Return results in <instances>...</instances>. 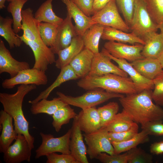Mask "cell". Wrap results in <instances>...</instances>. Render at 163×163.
<instances>
[{
  "mask_svg": "<svg viewBox=\"0 0 163 163\" xmlns=\"http://www.w3.org/2000/svg\"><path fill=\"white\" fill-rule=\"evenodd\" d=\"M46 156V163H79L71 154L59 155L54 152Z\"/></svg>",
  "mask_w": 163,
  "mask_h": 163,
  "instance_id": "cell-45",
  "label": "cell"
},
{
  "mask_svg": "<svg viewBox=\"0 0 163 163\" xmlns=\"http://www.w3.org/2000/svg\"><path fill=\"white\" fill-rule=\"evenodd\" d=\"M152 91L144 90L119 98L123 109L133 121L141 125L163 120V109L153 102Z\"/></svg>",
  "mask_w": 163,
  "mask_h": 163,
  "instance_id": "cell-1",
  "label": "cell"
},
{
  "mask_svg": "<svg viewBox=\"0 0 163 163\" xmlns=\"http://www.w3.org/2000/svg\"><path fill=\"white\" fill-rule=\"evenodd\" d=\"M36 86L34 85H21L14 93H0V102L3 110L12 117L16 133L24 136L31 149L34 148V138L29 132V122L24 115L22 104L25 96L36 89Z\"/></svg>",
  "mask_w": 163,
  "mask_h": 163,
  "instance_id": "cell-2",
  "label": "cell"
},
{
  "mask_svg": "<svg viewBox=\"0 0 163 163\" xmlns=\"http://www.w3.org/2000/svg\"><path fill=\"white\" fill-rule=\"evenodd\" d=\"M30 68L29 64L25 61H19L12 56L6 47L4 42L0 39V74L6 72L11 78L20 71Z\"/></svg>",
  "mask_w": 163,
  "mask_h": 163,
  "instance_id": "cell-15",
  "label": "cell"
},
{
  "mask_svg": "<svg viewBox=\"0 0 163 163\" xmlns=\"http://www.w3.org/2000/svg\"><path fill=\"white\" fill-rule=\"evenodd\" d=\"M142 39L145 44L141 52L144 58L158 59L163 51V36L160 33L151 32Z\"/></svg>",
  "mask_w": 163,
  "mask_h": 163,
  "instance_id": "cell-22",
  "label": "cell"
},
{
  "mask_svg": "<svg viewBox=\"0 0 163 163\" xmlns=\"http://www.w3.org/2000/svg\"><path fill=\"white\" fill-rule=\"evenodd\" d=\"M101 122V127L108 125L118 113L119 106L117 103L110 102L97 108Z\"/></svg>",
  "mask_w": 163,
  "mask_h": 163,
  "instance_id": "cell-37",
  "label": "cell"
},
{
  "mask_svg": "<svg viewBox=\"0 0 163 163\" xmlns=\"http://www.w3.org/2000/svg\"><path fill=\"white\" fill-rule=\"evenodd\" d=\"M72 18L70 14L67 12L66 17L58 25L55 42L53 46L50 47L55 54L68 46L73 38L78 35Z\"/></svg>",
  "mask_w": 163,
  "mask_h": 163,
  "instance_id": "cell-13",
  "label": "cell"
},
{
  "mask_svg": "<svg viewBox=\"0 0 163 163\" xmlns=\"http://www.w3.org/2000/svg\"><path fill=\"white\" fill-rule=\"evenodd\" d=\"M28 0H14L10 2L7 7V11L11 14L13 20V28L17 34L22 30V11Z\"/></svg>",
  "mask_w": 163,
  "mask_h": 163,
  "instance_id": "cell-35",
  "label": "cell"
},
{
  "mask_svg": "<svg viewBox=\"0 0 163 163\" xmlns=\"http://www.w3.org/2000/svg\"><path fill=\"white\" fill-rule=\"evenodd\" d=\"M112 59L102 52L94 54L91 67L88 75L101 76L108 74H113L128 77V74L115 65Z\"/></svg>",
  "mask_w": 163,
  "mask_h": 163,
  "instance_id": "cell-14",
  "label": "cell"
},
{
  "mask_svg": "<svg viewBox=\"0 0 163 163\" xmlns=\"http://www.w3.org/2000/svg\"><path fill=\"white\" fill-rule=\"evenodd\" d=\"M128 158L126 152L122 154L110 155L102 152L100 153L96 159L103 163H128Z\"/></svg>",
  "mask_w": 163,
  "mask_h": 163,
  "instance_id": "cell-43",
  "label": "cell"
},
{
  "mask_svg": "<svg viewBox=\"0 0 163 163\" xmlns=\"http://www.w3.org/2000/svg\"><path fill=\"white\" fill-rule=\"evenodd\" d=\"M22 34L32 41H41L39 31L40 22L34 18L33 10L28 8L22 11Z\"/></svg>",
  "mask_w": 163,
  "mask_h": 163,
  "instance_id": "cell-23",
  "label": "cell"
},
{
  "mask_svg": "<svg viewBox=\"0 0 163 163\" xmlns=\"http://www.w3.org/2000/svg\"><path fill=\"white\" fill-rule=\"evenodd\" d=\"M105 26L96 23L87 29L82 37L85 48L94 54L99 53V45Z\"/></svg>",
  "mask_w": 163,
  "mask_h": 163,
  "instance_id": "cell-28",
  "label": "cell"
},
{
  "mask_svg": "<svg viewBox=\"0 0 163 163\" xmlns=\"http://www.w3.org/2000/svg\"><path fill=\"white\" fill-rule=\"evenodd\" d=\"M129 27L132 32L142 39L149 33L157 32L158 24L152 18L142 0H135Z\"/></svg>",
  "mask_w": 163,
  "mask_h": 163,
  "instance_id": "cell-5",
  "label": "cell"
},
{
  "mask_svg": "<svg viewBox=\"0 0 163 163\" xmlns=\"http://www.w3.org/2000/svg\"><path fill=\"white\" fill-rule=\"evenodd\" d=\"M136 123L123 109L117 113L113 120L104 128L108 132H119L131 129Z\"/></svg>",
  "mask_w": 163,
  "mask_h": 163,
  "instance_id": "cell-33",
  "label": "cell"
},
{
  "mask_svg": "<svg viewBox=\"0 0 163 163\" xmlns=\"http://www.w3.org/2000/svg\"><path fill=\"white\" fill-rule=\"evenodd\" d=\"M14 0H7V1L8 2H11Z\"/></svg>",
  "mask_w": 163,
  "mask_h": 163,
  "instance_id": "cell-52",
  "label": "cell"
},
{
  "mask_svg": "<svg viewBox=\"0 0 163 163\" xmlns=\"http://www.w3.org/2000/svg\"><path fill=\"white\" fill-rule=\"evenodd\" d=\"M158 59L163 69V51Z\"/></svg>",
  "mask_w": 163,
  "mask_h": 163,
  "instance_id": "cell-49",
  "label": "cell"
},
{
  "mask_svg": "<svg viewBox=\"0 0 163 163\" xmlns=\"http://www.w3.org/2000/svg\"><path fill=\"white\" fill-rule=\"evenodd\" d=\"M71 128L65 134L58 137H55L51 134L40 132L42 143L35 151L36 159L53 153L59 152L62 154H70L69 144Z\"/></svg>",
  "mask_w": 163,
  "mask_h": 163,
  "instance_id": "cell-6",
  "label": "cell"
},
{
  "mask_svg": "<svg viewBox=\"0 0 163 163\" xmlns=\"http://www.w3.org/2000/svg\"><path fill=\"white\" fill-rule=\"evenodd\" d=\"M7 0H0V9H2L5 7V3Z\"/></svg>",
  "mask_w": 163,
  "mask_h": 163,
  "instance_id": "cell-51",
  "label": "cell"
},
{
  "mask_svg": "<svg viewBox=\"0 0 163 163\" xmlns=\"http://www.w3.org/2000/svg\"><path fill=\"white\" fill-rule=\"evenodd\" d=\"M125 21L129 26L133 12L135 0H115Z\"/></svg>",
  "mask_w": 163,
  "mask_h": 163,
  "instance_id": "cell-41",
  "label": "cell"
},
{
  "mask_svg": "<svg viewBox=\"0 0 163 163\" xmlns=\"http://www.w3.org/2000/svg\"><path fill=\"white\" fill-rule=\"evenodd\" d=\"M53 0H46L43 3L35 13L34 17L39 22H45L58 25L63 21L57 16L53 9Z\"/></svg>",
  "mask_w": 163,
  "mask_h": 163,
  "instance_id": "cell-31",
  "label": "cell"
},
{
  "mask_svg": "<svg viewBox=\"0 0 163 163\" xmlns=\"http://www.w3.org/2000/svg\"><path fill=\"white\" fill-rule=\"evenodd\" d=\"M77 84L78 87L87 90L100 88L110 92L126 95L141 91L130 78L113 74L88 75L81 78Z\"/></svg>",
  "mask_w": 163,
  "mask_h": 163,
  "instance_id": "cell-3",
  "label": "cell"
},
{
  "mask_svg": "<svg viewBox=\"0 0 163 163\" xmlns=\"http://www.w3.org/2000/svg\"><path fill=\"white\" fill-rule=\"evenodd\" d=\"M70 105L67 104L58 110L52 115L53 126L57 132H59L62 126L69 123L71 119L75 118L77 114Z\"/></svg>",
  "mask_w": 163,
  "mask_h": 163,
  "instance_id": "cell-34",
  "label": "cell"
},
{
  "mask_svg": "<svg viewBox=\"0 0 163 163\" xmlns=\"http://www.w3.org/2000/svg\"><path fill=\"white\" fill-rule=\"evenodd\" d=\"M96 23L128 32L129 27L120 16L115 0H111L91 17Z\"/></svg>",
  "mask_w": 163,
  "mask_h": 163,
  "instance_id": "cell-8",
  "label": "cell"
},
{
  "mask_svg": "<svg viewBox=\"0 0 163 163\" xmlns=\"http://www.w3.org/2000/svg\"><path fill=\"white\" fill-rule=\"evenodd\" d=\"M154 85L152 97L155 104L163 107V69L153 80Z\"/></svg>",
  "mask_w": 163,
  "mask_h": 163,
  "instance_id": "cell-40",
  "label": "cell"
},
{
  "mask_svg": "<svg viewBox=\"0 0 163 163\" xmlns=\"http://www.w3.org/2000/svg\"><path fill=\"white\" fill-rule=\"evenodd\" d=\"M13 118L3 110L0 111V125L2 131L0 136V152L4 153L15 140L18 134L13 124Z\"/></svg>",
  "mask_w": 163,
  "mask_h": 163,
  "instance_id": "cell-20",
  "label": "cell"
},
{
  "mask_svg": "<svg viewBox=\"0 0 163 163\" xmlns=\"http://www.w3.org/2000/svg\"><path fill=\"white\" fill-rule=\"evenodd\" d=\"M58 25L50 23L41 22L39 31L41 40L46 46L52 47L54 45L57 31Z\"/></svg>",
  "mask_w": 163,
  "mask_h": 163,
  "instance_id": "cell-36",
  "label": "cell"
},
{
  "mask_svg": "<svg viewBox=\"0 0 163 163\" xmlns=\"http://www.w3.org/2000/svg\"><path fill=\"white\" fill-rule=\"evenodd\" d=\"M13 20L10 17L0 16V35L7 42L10 49L20 47L23 41L12 28Z\"/></svg>",
  "mask_w": 163,
  "mask_h": 163,
  "instance_id": "cell-30",
  "label": "cell"
},
{
  "mask_svg": "<svg viewBox=\"0 0 163 163\" xmlns=\"http://www.w3.org/2000/svg\"><path fill=\"white\" fill-rule=\"evenodd\" d=\"M14 143L4 152L3 160L6 163L30 162L31 149L24 135L18 134Z\"/></svg>",
  "mask_w": 163,
  "mask_h": 163,
  "instance_id": "cell-12",
  "label": "cell"
},
{
  "mask_svg": "<svg viewBox=\"0 0 163 163\" xmlns=\"http://www.w3.org/2000/svg\"><path fill=\"white\" fill-rule=\"evenodd\" d=\"M150 151L152 153L156 155L163 154V141L152 144L150 146Z\"/></svg>",
  "mask_w": 163,
  "mask_h": 163,
  "instance_id": "cell-47",
  "label": "cell"
},
{
  "mask_svg": "<svg viewBox=\"0 0 163 163\" xmlns=\"http://www.w3.org/2000/svg\"><path fill=\"white\" fill-rule=\"evenodd\" d=\"M108 131L101 127L92 133L83 136L87 145V154L91 159L96 158L101 153L114 154V149L107 136Z\"/></svg>",
  "mask_w": 163,
  "mask_h": 163,
  "instance_id": "cell-7",
  "label": "cell"
},
{
  "mask_svg": "<svg viewBox=\"0 0 163 163\" xmlns=\"http://www.w3.org/2000/svg\"><path fill=\"white\" fill-rule=\"evenodd\" d=\"M82 95L73 97L58 91L56 94L64 102L82 109L96 107L108 100L124 96L123 94L107 92L100 88L90 90Z\"/></svg>",
  "mask_w": 163,
  "mask_h": 163,
  "instance_id": "cell-4",
  "label": "cell"
},
{
  "mask_svg": "<svg viewBox=\"0 0 163 163\" xmlns=\"http://www.w3.org/2000/svg\"><path fill=\"white\" fill-rule=\"evenodd\" d=\"M101 38L104 40L114 41L132 45L145 43L140 37L132 32L128 33L111 27L105 26Z\"/></svg>",
  "mask_w": 163,
  "mask_h": 163,
  "instance_id": "cell-24",
  "label": "cell"
},
{
  "mask_svg": "<svg viewBox=\"0 0 163 163\" xmlns=\"http://www.w3.org/2000/svg\"><path fill=\"white\" fill-rule=\"evenodd\" d=\"M62 1L66 5L67 12L75 21V27L78 35L82 37L87 29L96 23L91 17L86 15L71 0Z\"/></svg>",
  "mask_w": 163,
  "mask_h": 163,
  "instance_id": "cell-19",
  "label": "cell"
},
{
  "mask_svg": "<svg viewBox=\"0 0 163 163\" xmlns=\"http://www.w3.org/2000/svg\"><path fill=\"white\" fill-rule=\"evenodd\" d=\"M101 51L117 63L118 67L128 74L141 91L144 90H153L154 85L153 80L147 79L141 75L130 63L125 59L113 57L104 47Z\"/></svg>",
  "mask_w": 163,
  "mask_h": 163,
  "instance_id": "cell-17",
  "label": "cell"
},
{
  "mask_svg": "<svg viewBox=\"0 0 163 163\" xmlns=\"http://www.w3.org/2000/svg\"><path fill=\"white\" fill-rule=\"evenodd\" d=\"M158 29L160 30V33L163 36V21L159 24H158Z\"/></svg>",
  "mask_w": 163,
  "mask_h": 163,
  "instance_id": "cell-50",
  "label": "cell"
},
{
  "mask_svg": "<svg viewBox=\"0 0 163 163\" xmlns=\"http://www.w3.org/2000/svg\"><path fill=\"white\" fill-rule=\"evenodd\" d=\"M142 76L153 80L163 70L158 59L145 58L130 62Z\"/></svg>",
  "mask_w": 163,
  "mask_h": 163,
  "instance_id": "cell-26",
  "label": "cell"
},
{
  "mask_svg": "<svg viewBox=\"0 0 163 163\" xmlns=\"http://www.w3.org/2000/svg\"><path fill=\"white\" fill-rule=\"evenodd\" d=\"M17 35L32 50L35 58L33 68L45 72L49 65L55 62V54L42 41L30 40L23 35L20 36L17 34Z\"/></svg>",
  "mask_w": 163,
  "mask_h": 163,
  "instance_id": "cell-10",
  "label": "cell"
},
{
  "mask_svg": "<svg viewBox=\"0 0 163 163\" xmlns=\"http://www.w3.org/2000/svg\"><path fill=\"white\" fill-rule=\"evenodd\" d=\"M67 104L58 97L51 100L43 99L31 104L30 110L34 115L45 113L52 116L59 109Z\"/></svg>",
  "mask_w": 163,
  "mask_h": 163,
  "instance_id": "cell-29",
  "label": "cell"
},
{
  "mask_svg": "<svg viewBox=\"0 0 163 163\" xmlns=\"http://www.w3.org/2000/svg\"><path fill=\"white\" fill-rule=\"evenodd\" d=\"M88 17L94 14V0H71Z\"/></svg>",
  "mask_w": 163,
  "mask_h": 163,
  "instance_id": "cell-46",
  "label": "cell"
},
{
  "mask_svg": "<svg viewBox=\"0 0 163 163\" xmlns=\"http://www.w3.org/2000/svg\"><path fill=\"white\" fill-rule=\"evenodd\" d=\"M71 129L69 144L71 154L79 163H88L87 156V148L84 142L76 117L73 119Z\"/></svg>",
  "mask_w": 163,
  "mask_h": 163,
  "instance_id": "cell-16",
  "label": "cell"
},
{
  "mask_svg": "<svg viewBox=\"0 0 163 163\" xmlns=\"http://www.w3.org/2000/svg\"><path fill=\"white\" fill-rule=\"evenodd\" d=\"M48 81L45 72L33 68L22 70L14 77L5 79L2 86L4 89H11L19 85H45Z\"/></svg>",
  "mask_w": 163,
  "mask_h": 163,
  "instance_id": "cell-9",
  "label": "cell"
},
{
  "mask_svg": "<svg viewBox=\"0 0 163 163\" xmlns=\"http://www.w3.org/2000/svg\"><path fill=\"white\" fill-rule=\"evenodd\" d=\"M94 54L84 48L69 64L78 78L88 75L91 70Z\"/></svg>",
  "mask_w": 163,
  "mask_h": 163,
  "instance_id": "cell-25",
  "label": "cell"
},
{
  "mask_svg": "<svg viewBox=\"0 0 163 163\" xmlns=\"http://www.w3.org/2000/svg\"><path fill=\"white\" fill-rule=\"evenodd\" d=\"M127 152L128 163H151L153 162L152 156L140 148L136 147Z\"/></svg>",
  "mask_w": 163,
  "mask_h": 163,
  "instance_id": "cell-39",
  "label": "cell"
},
{
  "mask_svg": "<svg viewBox=\"0 0 163 163\" xmlns=\"http://www.w3.org/2000/svg\"><path fill=\"white\" fill-rule=\"evenodd\" d=\"M97 0H94V2H95Z\"/></svg>",
  "mask_w": 163,
  "mask_h": 163,
  "instance_id": "cell-53",
  "label": "cell"
},
{
  "mask_svg": "<svg viewBox=\"0 0 163 163\" xmlns=\"http://www.w3.org/2000/svg\"><path fill=\"white\" fill-rule=\"evenodd\" d=\"M141 125L142 130L145 131L149 135L163 136L162 120L149 121Z\"/></svg>",
  "mask_w": 163,
  "mask_h": 163,
  "instance_id": "cell-44",
  "label": "cell"
},
{
  "mask_svg": "<svg viewBox=\"0 0 163 163\" xmlns=\"http://www.w3.org/2000/svg\"><path fill=\"white\" fill-rule=\"evenodd\" d=\"M149 140V135L145 131L142 130L140 132H138L128 140L121 142H112L111 143L114 148V154H120L127 152Z\"/></svg>",
  "mask_w": 163,
  "mask_h": 163,
  "instance_id": "cell-32",
  "label": "cell"
},
{
  "mask_svg": "<svg viewBox=\"0 0 163 163\" xmlns=\"http://www.w3.org/2000/svg\"><path fill=\"white\" fill-rule=\"evenodd\" d=\"M76 118L81 130L85 134L92 133L101 127L100 115L96 107L82 109Z\"/></svg>",
  "mask_w": 163,
  "mask_h": 163,
  "instance_id": "cell-18",
  "label": "cell"
},
{
  "mask_svg": "<svg viewBox=\"0 0 163 163\" xmlns=\"http://www.w3.org/2000/svg\"><path fill=\"white\" fill-rule=\"evenodd\" d=\"M138 125L136 123L129 130L119 132H108L107 136L111 142H121L128 140L134 136L138 133Z\"/></svg>",
  "mask_w": 163,
  "mask_h": 163,
  "instance_id": "cell-42",
  "label": "cell"
},
{
  "mask_svg": "<svg viewBox=\"0 0 163 163\" xmlns=\"http://www.w3.org/2000/svg\"><path fill=\"white\" fill-rule=\"evenodd\" d=\"M60 72L53 82L46 89L41 92L34 99L29 101V103L32 104L43 99H47L51 93L56 88L67 81L78 78L69 65L61 69Z\"/></svg>",
  "mask_w": 163,
  "mask_h": 163,
  "instance_id": "cell-27",
  "label": "cell"
},
{
  "mask_svg": "<svg viewBox=\"0 0 163 163\" xmlns=\"http://www.w3.org/2000/svg\"><path fill=\"white\" fill-rule=\"evenodd\" d=\"M85 48L81 36L74 37L67 47L59 51L57 53L58 58L55 62V66L61 69L69 64L72 60Z\"/></svg>",
  "mask_w": 163,
  "mask_h": 163,
  "instance_id": "cell-21",
  "label": "cell"
},
{
  "mask_svg": "<svg viewBox=\"0 0 163 163\" xmlns=\"http://www.w3.org/2000/svg\"><path fill=\"white\" fill-rule=\"evenodd\" d=\"M144 45L137 43L128 45L114 41H108L104 48L113 57L131 62L144 58L141 54Z\"/></svg>",
  "mask_w": 163,
  "mask_h": 163,
  "instance_id": "cell-11",
  "label": "cell"
},
{
  "mask_svg": "<svg viewBox=\"0 0 163 163\" xmlns=\"http://www.w3.org/2000/svg\"><path fill=\"white\" fill-rule=\"evenodd\" d=\"M111 0H97L94 4V14L104 7Z\"/></svg>",
  "mask_w": 163,
  "mask_h": 163,
  "instance_id": "cell-48",
  "label": "cell"
},
{
  "mask_svg": "<svg viewBox=\"0 0 163 163\" xmlns=\"http://www.w3.org/2000/svg\"><path fill=\"white\" fill-rule=\"evenodd\" d=\"M153 20L159 24L163 21V0H142Z\"/></svg>",
  "mask_w": 163,
  "mask_h": 163,
  "instance_id": "cell-38",
  "label": "cell"
}]
</instances>
